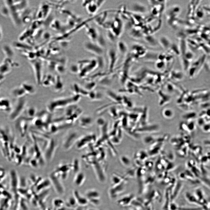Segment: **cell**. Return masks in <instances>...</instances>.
I'll use <instances>...</instances> for the list:
<instances>
[{"label":"cell","mask_w":210,"mask_h":210,"mask_svg":"<svg viewBox=\"0 0 210 210\" xmlns=\"http://www.w3.org/2000/svg\"><path fill=\"white\" fill-rule=\"evenodd\" d=\"M80 98V96L73 94L52 99L47 103L46 110L52 114L56 111L64 109L70 106L77 104Z\"/></svg>","instance_id":"cell-1"},{"label":"cell","mask_w":210,"mask_h":210,"mask_svg":"<svg viewBox=\"0 0 210 210\" xmlns=\"http://www.w3.org/2000/svg\"><path fill=\"white\" fill-rule=\"evenodd\" d=\"M63 117L67 124L71 125L80 117L83 112L82 108L76 104L64 109Z\"/></svg>","instance_id":"cell-2"},{"label":"cell","mask_w":210,"mask_h":210,"mask_svg":"<svg viewBox=\"0 0 210 210\" xmlns=\"http://www.w3.org/2000/svg\"><path fill=\"white\" fill-rule=\"evenodd\" d=\"M78 65L79 68L78 74L80 78H83L98 66L97 59H92L80 61Z\"/></svg>","instance_id":"cell-3"},{"label":"cell","mask_w":210,"mask_h":210,"mask_svg":"<svg viewBox=\"0 0 210 210\" xmlns=\"http://www.w3.org/2000/svg\"><path fill=\"white\" fill-rule=\"evenodd\" d=\"M77 132L70 130L64 136L62 141V146L65 151L70 150L76 144L79 138Z\"/></svg>","instance_id":"cell-4"},{"label":"cell","mask_w":210,"mask_h":210,"mask_svg":"<svg viewBox=\"0 0 210 210\" xmlns=\"http://www.w3.org/2000/svg\"><path fill=\"white\" fill-rule=\"evenodd\" d=\"M30 63L32 67L35 81L37 84L41 85L44 75L43 71V64L40 60H31Z\"/></svg>","instance_id":"cell-5"},{"label":"cell","mask_w":210,"mask_h":210,"mask_svg":"<svg viewBox=\"0 0 210 210\" xmlns=\"http://www.w3.org/2000/svg\"><path fill=\"white\" fill-rule=\"evenodd\" d=\"M18 99L10 117V119L12 120L18 119L26 109L27 100L25 97Z\"/></svg>","instance_id":"cell-6"},{"label":"cell","mask_w":210,"mask_h":210,"mask_svg":"<svg viewBox=\"0 0 210 210\" xmlns=\"http://www.w3.org/2000/svg\"><path fill=\"white\" fill-rule=\"evenodd\" d=\"M58 147L56 141L53 139H50L43 155L46 162H50L54 157Z\"/></svg>","instance_id":"cell-7"},{"label":"cell","mask_w":210,"mask_h":210,"mask_svg":"<svg viewBox=\"0 0 210 210\" xmlns=\"http://www.w3.org/2000/svg\"><path fill=\"white\" fill-rule=\"evenodd\" d=\"M85 195L89 204L95 206L100 204L101 202V195L97 190L94 188L88 189L85 192Z\"/></svg>","instance_id":"cell-8"},{"label":"cell","mask_w":210,"mask_h":210,"mask_svg":"<svg viewBox=\"0 0 210 210\" xmlns=\"http://www.w3.org/2000/svg\"><path fill=\"white\" fill-rule=\"evenodd\" d=\"M124 23L121 19L118 16L111 20L109 30L118 38L121 36L124 28Z\"/></svg>","instance_id":"cell-9"},{"label":"cell","mask_w":210,"mask_h":210,"mask_svg":"<svg viewBox=\"0 0 210 210\" xmlns=\"http://www.w3.org/2000/svg\"><path fill=\"white\" fill-rule=\"evenodd\" d=\"M105 1L104 0H86L83 3L87 12L90 15L95 14Z\"/></svg>","instance_id":"cell-10"},{"label":"cell","mask_w":210,"mask_h":210,"mask_svg":"<svg viewBox=\"0 0 210 210\" xmlns=\"http://www.w3.org/2000/svg\"><path fill=\"white\" fill-rule=\"evenodd\" d=\"M83 47L87 51L98 56H101L104 53L103 48L96 43L91 41L85 42Z\"/></svg>","instance_id":"cell-11"},{"label":"cell","mask_w":210,"mask_h":210,"mask_svg":"<svg viewBox=\"0 0 210 210\" xmlns=\"http://www.w3.org/2000/svg\"><path fill=\"white\" fill-rule=\"evenodd\" d=\"M126 182L122 183L117 185L111 186L108 190V193L109 198L112 200L118 197L125 190Z\"/></svg>","instance_id":"cell-12"},{"label":"cell","mask_w":210,"mask_h":210,"mask_svg":"<svg viewBox=\"0 0 210 210\" xmlns=\"http://www.w3.org/2000/svg\"><path fill=\"white\" fill-rule=\"evenodd\" d=\"M204 56L200 57L191 64L188 70L190 77L191 78L196 76L201 70L204 61Z\"/></svg>","instance_id":"cell-13"},{"label":"cell","mask_w":210,"mask_h":210,"mask_svg":"<svg viewBox=\"0 0 210 210\" xmlns=\"http://www.w3.org/2000/svg\"><path fill=\"white\" fill-rule=\"evenodd\" d=\"M108 66L109 71H112L117 62L118 55L116 50L114 48H109L108 51Z\"/></svg>","instance_id":"cell-14"},{"label":"cell","mask_w":210,"mask_h":210,"mask_svg":"<svg viewBox=\"0 0 210 210\" xmlns=\"http://www.w3.org/2000/svg\"><path fill=\"white\" fill-rule=\"evenodd\" d=\"M53 90L57 93L62 92L64 89V85L61 76L56 74L55 75V80L52 87Z\"/></svg>","instance_id":"cell-15"},{"label":"cell","mask_w":210,"mask_h":210,"mask_svg":"<svg viewBox=\"0 0 210 210\" xmlns=\"http://www.w3.org/2000/svg\"><path fill=\"white\" fill-rule=\"evenodd\" d=\"M85 30L87 35L92 41L95 42L101 35L97 29L93 27L86 25Z\"/></svg>","instance_id":"cell-16"},{"label":"cell","mask_w":210,"mask_h":210,"mask_svg":"<svg viewBox=\"0 0 210 210\" xmlns=\"http://www.w3.org/2000/svg\"><path fill=\"white\" fill-rule=\"evenodd\" d=\"M73 196L79 206L83 207L87 206L89 204L88 200L85 195H82L77 190H74V191Z\"/></svg>","instance_id":"cell-17"},{"label":"cell","mask_w":210,"mask_h":210,"mask_svg":"<svg viewBox=\"0 0 210 210\" xmlns=\"http://www.w3.org/2000/svg\"><path fill=\"white\" fill-rule=\"evenodd\" d=\"M71 90L73 94L81 96L88 95V91L84 88L76 83H73L71 86Z\"/></svg>","instance_id":"cell-18"},{"label":"cell","mask_w":210,"mask_h":210,"mask_svg":"<svg viewBox=\"0 0 210 210\" xmlns=\"http://www.w3.org/2000/svg\"><path fill=\"white\" fill-rule=\"evenodd\" d=\"M55 75L50 73L44 74L41 85L46 88L52 87L55 81Z\"/></svg>","instance_id":"cell-19"},{"label":"cell","mask_w":210,"mask_h":210,"mask_svg":"<svg viewBox=\"0 0 210 210\" xmlns=\"http://www.w3.org/2000/svg\"><path fill=\"white\" fill-rule=\"evenodd\" d=\"M93 122L92 118L91 117L87 116L80 117L78 121L79 125L84 128L90 127L92 125Z\"/></svg>","instance_id":"cell-20"},{"label":"cell","mask_w":210,"mask_h":210,"mask_svg":"<svg viewBox=\"0 0 210 210\" xmlns=\"http://www.w3.org/2000/svg\"><path fill=\"white\" fill-rule=\"evenodd\" d=\"M21 86L23 88L27 94L33 95L36 92V87L31 83L24 82L22 84Z\"/></svg>","instance_id":"cell-21"},{"label":"cell","mask_w":210,"mask_h":210,"mask_svg":"<svg viewBox=\"0 0 210 210\" xmlns=\"http://www.w3.org/2000/svg\"><path fill=\"white\" fill-rule=\"evenodd\" d=\"M2 49L6 58L12 59L15 56L13 48L8 44H4L2 46Z\"/></svg>","instance_id":"cell-22"},{"label":"cell","mask_w":210,"mask_h":210,"mask_svg":"<svg viewBox=\"0 0 210 210\" xmlns=\"http://www.w3.org/2000/svg\"><path fill=\"white\" fill-rule=\"evenodd\" d=\"M86 180V176L84 174L79 172L76 173L74 179V183L77 187H80L85 183Z\"/></svg>","instance_id":"cell-23"},{"label":"cell","mask_w":210,"mask_h":210,"mask_svg":"<svg viewBox=\"0 0 210 210\" xmlns=\"http://www.w3.org/2000/svg\"><path fill=\"white\" fill-rule=\"evenodd\" d=\"M133 197V196L131 195H124L118 199L116 202L120 206H126L131 203Z\"/></svg>","instance_id":"cell-24"},{"label":"cell","mask_w":210,"mask_h":210,"mask_svg":"<svg viewBox=\"0 0 210 210\" xmlns=\"http://www.w3.org/2000/svg\"><path fill=\"white\" fill-rule=\"evenodd\" d=\"M127 178L124 176L114 174L112 175L111 179V186H113L123 182H126Z\"/></svg>","instance_id":"cell-25"},{"label":"cell","mask_w":210,"mask_h":210,"mask_svg":"<svg viewBox=\"0 0 210 210\" xmlns=\"http://www.w3.org/2000/svg\"><path fill=\"white\" fill-rule=\"evenodd\" d=\"M158 94L160 97V104L161 106L168 103L171 100L170 95L163 90H159Z\"/></svg>","instance_id":"cell-26"},{"label":"cell","mask_w":210,"mask_h":210,"mask_svg":"<svg viewBox=\"0 0 210 210\" xmlns=\"http://www.w3.org/2000/svg\"><path fill=\"white\" fill-rule=\"evenodd\" d=\"M117 47L118 51L122 55H126L128 51V48L126 44L122 41H118L117 43Z\"/></svg>","instance_id":"cell-27"},{"label":"cell","mask_w":210,"mask_h":210,"mask_svg":"<svg viewBox=\"0 0 210 210\" xmlns=\"http://www.w3.org/2000/svg\"><path fill=\"white\" fill-rule=\"evenodd\" d=\"M163 87V91L169 94H173L176 90V86L170 82H167L164 84Z\"/></svg>","instance_id":"cell-28"},{"label":"cell","mask_w":210,"mask_h":210,"mask_svg":"<svg viewBox=\"0 0 210 210\" xmlns=\"http://www.w3.org/2000/svg\"><path fill=\"white\" fill-rule=\"evenodd\" d=\"M162 115L165 118L170 119L172 118L174 116L173 110L170 108H163L161 111Z\"/></svg>","instance_id":"cell-29"},{"label":"cell","mask_w":210,"mask_h":210,"mask_svg":"<svg viewBox=\"0 0 210 210\" xmlns=\"http://www.w3.org/2000/svg\"><path fill=\"white\" fill-rule=\"evenodd\" d=\"M27 117L33 119L37 115L38 112L37 108L34 106H30L26 108Z\"/></svg>","instance_id":"cell-30"},{"label":"cell","mask_w":210,"mask_h":210,"mask_svg":"<svg viewBox=\"0 0 210 210\" xmlns=\"http://www.w3.org/2000/svg\"><path fill=\"white\" fill-rule=\"evenodd\" d=\"M13 93L14 96L18 98L25 97L27 95L24 90L21 86L16 88L13 90Z\"/></svg>","instance_id":"cell-31"},{"label":"cell","mask_w":210,"mask_h":210,"mask_svg":"<svg viewBox=\"0 0 210 210\" xmlns=\"http://www.w3.org/2000/svg\"><path fill=\"white\" fill-rule=\"evenodd\" d=\"M144 6L138 3H134L131 6V10L132 11L135 13L144 12L145 11L142 10V9L146 10V8Z\"/></svg>","instance_id":"cell-32"},{"label":"cell","mask_w":210,"mask_h":210,"mask_svg":"<svg viewBox=\"0 0 210 210\" xmlns=\"http://www.w3.org/2000/svg\"><path fill=\"white\" fill-rule=\"evenodd\" d=\"M183 77V74L182 72L178 71H173L170 74V78L172 80L176 81L181 80L182 79Z\"/></svg>","instance_id":"cell-33"},{"label":"cell","mask_w":210,"mask_h":210,"mask_svg":"<svg viewBox=\"0 0 210 210\" xmlns=\"http://www.w3.org/2000/svg\"><path fill=\"white\" fill-rule=\"evenodd\" d=\"M72 170L74 172L76 173L80 172V164L79 160L77 159H75L71 163Z\"/></svg>","instance_id":"cell-34"},{"label":"cell","mask_w":210,"mask_h":210,"mask_svg":"<svg viewBox=\"0 0 210 210\" xmlns=\"http://www.w3.org/2000/svg\"><path fill=\"white\" fill-rule=\"evenodd\" d=\"M88 95L90 98L93 100L100 99L102 98V95L100 93L92 91L88 93Z\"/></svg>","instance_id":"cell-35"},{"label":"cell","mask_w":210,"mask_h":210,"mask_svg":"<svg viewBox=\"0 0 210 210\" xmlns=\"http://www.w3.org/2000/svg\"><path fill=\"white\" fill-rule=\"evenodd\" d=\"M120 161L124 165L127 166L130 164V160L129 158L126 156L123 155L120 158Z\"/></svg>","instance_id":"cell-36"},{"label":"cell","mask_w":210,"mask_h":210,"mask_svg":"<svg viewBox=\"0 0 210 210\" xmlns=\"http://www.w3.org/2000/svg\"><path fill=\"white\" fill-rule=\"evenodd\" d=\"M108 38L111 41H114L117 38L110 31L108 30L107 33Z\"/></svg>","instance_id":"cell-37"},{"label":"cell","mask_w":210,"mask_h":210,"mask_svg":"<svg viewBox=\"0 0 210 210\" xmlns=\"http://www.w3.org/2000/svg\"><path fill=\"white\" fill-rule=\"evenodd\" d=\"M70 72L74 74H78L79 68L77 64H73L70 68Z\"/></svg>","instance_id":"cell-38"},{"label":"cell","mask_w":210,"mask_h":210,"mask_svg":"<svg viewBox=\"0 0 210 210\" xmlns=\"http://www.w3.org/2000/svg\"><path fill=\"white\" fill-rule=\"evenodd\" d=\"M188 128L190 130H193L194 127V123L192 122H191L189 123V124L187 125Z\"/></svg>","instance_id":"cell-39"},{"label":"cell","mask_w":210,"mask_h":210,"mask_svg":"<svg viewBox=\"0 0 210 210\" xmlns=\"http://www.w3.org/2000/svg\"><path fill=\"white\" fill-rule=\"evenodd\" d=\"M203 129L205 131H208L210 129V126L209 125H205L203 127Z\"/></svg>","instance_id":"cell-40"},{"label":"cell","mask_w":210,"mask_h":210,"mask_svg":"<svg viewBox=\"0 0 210 210\" xmlns=\"http://www.w3.org/2000/svg\"><path fill=\"white\" fill-rule=\"evenodd\" d=\"M3 37V32L1 27L0 26V41L1 40Z\"/></svg>","instance_id":"cell-41"},{"label":"cell","mask_w":210,"mask_h":210,"mask_svg":"<svg viewBox=\"0 0 210 210\" xmlns=\"http://www.w3.org/2000/svg\"><path fill=\"white\" fill-rule=\"evenodd\" d=\"M75 210H84L83 207L80 206H78L75 209Z\"/></svg>","instance_id":"cell-42"},{"label":"cell","mask_w":210,"mask_h":210,"mask_svg":"<svg viewBox=\"0 0 210 210\" xmlns=\"http://www.w3.org/2000/svg\"><path fill=\"white\" fill-rule=\"evenodd\" d=\"M87 210H97L96 209L92 208H89Z\"/></svg>","instance_id":"cell-43"}]
</instances>
